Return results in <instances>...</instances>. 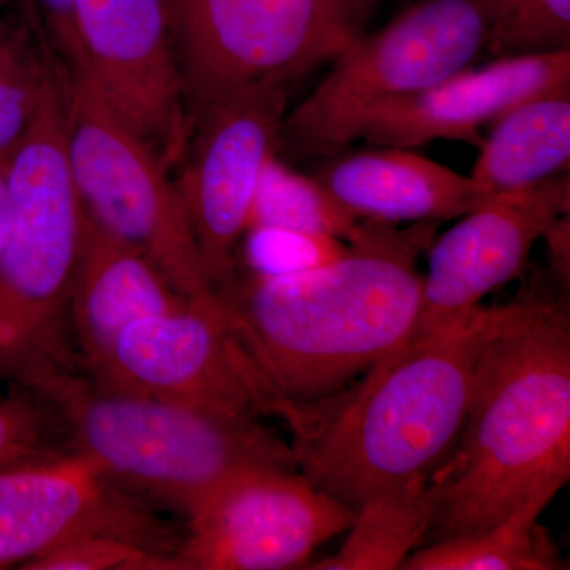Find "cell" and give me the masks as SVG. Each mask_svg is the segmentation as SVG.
<instances>
[{
    "label": "cell",
    "instance_id": "obj_1",
    "mask_svg": "<svg viewBox=\"0 0 570 570\" xmlns=\"http://www.w3.org/2000/svg\"><path fill=\"white\" fill-rule=\"evenodd\" d=\"M441 223L363 219L347 250L296 275L235 272L214 291L258 389L268 397L313 403L403 346L417 324L419 255Z\"/></svg>",
    "mask_w": 570,
    "mask_h": 570
},
{
    "label": "cell",
    "instance_id": "obj_2",
    "mask_svg": "<svg viewBox=\"0 0 570 570\" xmlns=\"http://www.w3.org/2000/svg\"><path fill=\"white\" fill-rule=\"evenodd\" d=\"M510 303L478 306L463 321L407 341L362 382L313 403L268 397L265 415L291 431L296 469L355 512L412 480H430L455 445L487 344Z\"/></svg>",
    "mask_w": 570,
    "mask_h": 570
},
{
    "label": "cell",
    "instance_id": "obj_3",
    "mask_svg": "<svg viewBox=\"0 0 570 570\" xmlns=\"http://www.w3.org/2000/svg\"><path fill=\"white\" fill-rule=\"evenodd\" d=\"M569 478V306L532 284L482 352L460 436L428 480L434 513L422 547L489 530Z\"/></svg>",
    "mask_w": 570,
    "mask_h": 570
},
{
    "label": "cell",
    "instance_id": "obj_4",
    "mask_svg": "<svg viewBox=\"0 0 570 570\" xmlns=\"http://www.w3.org/2000/svg\"><path fill=\"white\" fill-rule=\"evenodd\" d=\"M18 384L50 397L73 452L183 524L245 469L298 471L291 444L258 420L107 387L80 367L50 371Z\"/></svg>",
    "mask_w": 570,
    "mask_h": 570
},
{
    "label": "cell",
    "instance_id": "obj_5",
    "mask_svg": "<svg viewBox=\"0 0 570 570\" xmlns=\"http://www.w3.org/2000/svg\"><path fill=\"white\" fill-rule=\"evenodd\" d=\"M10 225L0 249V381L77 370L69 299L82 206L63 141L58 71L9 159Z\"/></svg>",
    "mask_w": 570,
    "mask_h": 570
},
{
    "label": "cell",
    "instance_id": "obj_6",
    "mask_svg": "<svg viewBox=\"0 0 570 570\" xmlns=\"http://www.w3.org/2000/svg\"><path fill=\"white\" fill-rule=\"evenodd\" d=\"M490 36L489 0H423L411 7L333 59L324 80L285 115L276 153L313 159L347 149L366 112L469 69Z\"/></svg>",
    "mask_w": 570,
    "mask_h": 570
},
{
    "label": "cell",
    "instance_id": "obj_7",
    "mask_svg": "<svg viewBox=\"0 0 570 570\" xmlns=\"http://www.w3.org/2000/svg\"><path fill=\"white\" fill-rule=\"evenodd\" d=\"M58 75L67 160L85 212L148 258L184 298L216 303L181 195L163 160L86 77Z\"/></svg>",
    "mask_w": 570,
    "mask_h": 570
},
{
    "label": "cell",
    "instance_id": "obj_8",
    "mask_svg": "<svg viewBox=\"0 0 570 570\" xmlns=\"http://www.w3.org/2000/svg\"><path fill=\"white\" fill-rule=\"evenodd\" d=\"M379 0H170L190 122L254 82L298 81L366 32Z\"/></svg>",
    "mask_w": 570,
    "mask_h": 570
},
{
    "label": "cell",
    "instance_id": "obj_9",
    "mask_svg": "<svg viewBox=\"0 0 570 570\" xmlns=\"http://www.w3.org/2000/svg\"><path fill=\"white\" fill-rule=\"evenodd\" d=\"M294 82H254L195 118L193 146L176 184L213 292L234 276L236 250L277 138Z\"/></svg>",
    "mask_w": 570,
    "mask_h": 570
},
{
    "label": "cell",
    "instance_id": "obj_10",
    "mask_svg": "<svg viewBox=\"0 0 570 570\" xmlns=\"http://www.w3.org/2000/svg\"><path fill=\"white\" fill-rule=\"evenodd\" d=\"M356 512L298 471L250 468L184 523L181 570L303 568L314 550L354 524Z\"/></svg>",
    "mask_w": 570,
    "mask_h": 570
},
{
    "label": "cell",
    "instance_id": "obj_11",
    "mask_svg": "<svg viewBox=\"0 0 570 570\" xmlns=\"http://www.w3.org/2000/svg\"><path fill=\"white\" fill-rule=\"evenodd\" d=\"M94 534L119 535L176 557L184 524L165 519L77 452L0 472V569H21Z\"/></svg>",
    "mask_w": 570,
    "mask_h": 570
},
{
    "label": "cell",
    "instance_id": "obj_12",
    "mask_svg": "<svg viewBox=\"0 0 570 570\" xmlns=\"http://www.w3.org/2000/svg\"><path fill=\"white\" fill-rule=\"evenodd\" d=\"M78 71L165 167L186 151L193 124L174 48L170 0H77Z\"/></svg>",
    "mask_w": 570,
    "mask_h": 570
},
{
    "label": "cell",
    "instance_id": "obj_13",
    "mask_svg": "<svg viewBox=\"0 0 570 570\" xmlns=\"http://www.w3.org/2000/svg\"><path fill=\"white\" fill-rule=\"evenodd\" d=\"M127 390L235 419L264 415V396L219 303L190 302L132 322L96 376Z\"/></svg>",
    "mask_w": 570,
    "mask_h": 570
},
{
    "label": "cell",
    "instance_id": "obj_14",
    "mask_svg": "<svg viewBox=\"0 0 570 570\" xmlns=\"http://www.w3.org/2000/svg\"><path fill=\"white\" fill-rule=\"evenodd\" d=\"M570 212L569 174L519 193L491 195L431 243L417 324L409 341L463 321L483 296L527 268L532 247Z\"/></svg>",
    "mask_w": 570,
    "mask_h": 570
},
{
    "label": "cell",
    "instance_id": "obj_15",
    "mask_svg": "<svg viewBox=\"0 0 570 570\" xmlns=\"http://www.w3.org/2000/svg\"><path fill=\"white\" fill-rule=\"evenodd\" d=\"M570 91V48L498 58L466 69L426 91L381 105L356 124L355 140L415 148L433 140L482 145L480 129L517 105L543 94Z\"/></svg>",
    "mask_w": 570,
    "mask_h": 570
},
{
    "label": "cell",
    "instance_id": "obj_16",
    "mask_svg": "<svg viewBox=\"0 0 570 570\" xmlns=\"http://www.w3.org/2000/svg\"><path fill=\"white\" fill-rule=\"evenodd\" d=\"M190 303L140 253L108 234L82 208L80 247L69 299L78 365L96 376L119 333L141 317Z\"/></svg>",
    "mask_w": 570,
    "mask_h": 570
},
{
    "label": "cell",
    "instance_id": "obj_17",
    "mask_svg": "<svg viewBox=\"0 0 570 570\" xmlns=\"http://www.w3.org/2000/svg\"><path fill=\"white\" fill-rule=\"evenodd\" d=\"M316 178L360 219L387 224L459 219L489 198L469 176L397 146L343 149Z\"/></svg>",
    "mask_w": 570,
    "mask_h": 570
},
{
    "label": "cell",
    "instance_id": "obj_18",
    "mask_svg": "<svg viewBox=\"0 0 570 570\" xmlns=\"http://www.w3.org/2000/svg\"><path fill=\"white\" fill-rule=\"evenodd\" d=\"M469 178L485 197L569 174L570 91L543 94L502 115L479 146Z\"/></svg>",
    "mask_w": 570,
    "mask_h": 570
},
{
    "label": "cell",
    "instance_id": "obj_19",
    "mask_svg": "<svg viewBox=\"0 0 570 570\" xmlns=\"http://www.w3.org/2000/svg\"><path fill=\"white\" fill-rule=\"evenodd\" d=\"M557 493L542 491L489 530L420 547L403 570H557L562 561L550 532L539 524Z\"/></svg>",
    "mask_w": 570,
    "mask_h": 570
},
{
    "label": "cell",
    "instance_id": "obj_20",
    "mask_svg": "<svg viewBox=\"0 0 570 570\" xmlns=\"http://www.w3.org/2000/svg\"><path fill=\"white\" fill-rule=\"evenodd\" d=\"M433 513V491L426 479L379 494L356 510L340 551L307 569H401L409 554L423 546Z\"/></svg>",
    "mask_w": 570,
    "mask_h": 570
},
{
    "label": "cell",
    "instance_id": "obj_21",
    "mask_svg": "<svg viewBox=\"0 0 570 570\" xmlns=\"http://www.w3.org/2000/svg\"><path fill=\"white\" fill-rule=\"evenodd\" d=\"M362 220L333 197L316 176L311 178L292 170L275 153L262 171L247 228H288L347 243Z\"/></svg>",
    "mask_w": 570,
    "mask_h": 570
},
{
    "label": "cell",
    "instance_id": "obj_22",
    "mask_svg": "<svg viewBox=\"0 0 570 570\" xmlns=\"http://www.w3.org/2000/svg\"><path fill=\"white\" fill-rule=\"evenodd\" d=\"M0 397V472L73 452L55 403L29 385L11 382Z\"/></svg>",
    "mask_w": 570,
    "mask_h": 570
},
{
    "label": "cell",
    "instance_id": "obj_23",
    "mask_svg": "<svg viewBox=\"0 0 570 570\" xmlns=\"http://www.w3.org/2000/svg\"><path fill=\"white\" fill-rule=\"evenodd\" d=\"M494 58L570 48V0H489Z\"/></svg>",
    "mask_w": 570,
    "mask_h": 570
},
{
    "label": "cell",
    "instance_id": "obj_24",
    "mask_svg": "<svg viewBox=\"0 0 570 570\" xmlns=\"http://www.w3.org/2000/svg\"><path fill=\"white\" fill-rule=\"evenodd\" d=\"M347 243L333 236L254 225L236 250L235 272L276 277L309 272L346 253Z\"/></svg>",
    "mask_w": 570,
    "mask_h": 570
},
{
    "label": "cell",
    "instance_id": "obj_25",
    "mask_svg": "<svg viewBox=\"0 0 570 570\" xmlns=\"http://www.w3.org/2000/svg\"><path fill=\"white\" fill-rule=\"evenodd\" d=\"M51 77V67L24 41H0V157L10 156L31 129Z\"/></svg>",
    "mask_w": 570,
    "mask_h": 570
},
{
    "label": "cell",
    "instance_id": "obj_26",
    "mask_svg": "<svg viewBox=\"0 0 570 570\" xmlns=\"http://www.w3.org/2000/svg\"><path fill=\"white\" fill-rule=\"evenodd\" d=\"M21 570H181L174 554L119 538L82 535L56 547Z\"/></svg>",
    "mask_w": 570,
    "mask_h": 570
},
{
    "label": "cell",
    "instance_id": "obj_27",
    "mask_svg": "<svg viewBox=\"0 0 570 570\" xmlns=\"http://www.w3.org/2000/svg\"><path fill=\"white\" fill-rule=\"evenodd\" d=\"M48 36L63 56L67 70H80L81 48L77 32V0H37Z\"/></svg>",
    "mask_w": 570,
    "mask_h": 570
},
{
    "label": "cell",
    "instance_id": "obj_28",
    "mask_svg": "<svg viewBox=\"0 0 570 570\" xmlns=\"http://www.w3.org/2000/svg\"><path fill=\"white\" fill-rule=\"evenodd\" d=\"M542 239L550 250L551 277L558 284V296L568 299L570 283V220L569 214L561 216Z\"/></svg>",
    "mask_w": 570,
    "mask_h": 570
},
{
    "label": "cell",
    "instance_id": "obj_29",
    "mask_svg": "<svg viewBox=\"0 0 570 570\" xmlns=\"http://www.w3.org/2000/svg\"><path fill=\"white\" fill-rule=\"evenodd\" d=\"M10 156L0 157V249L7 238L10 225V183H9Z\"/></svg>",
    "mask_w": 570,
    "mask_h": 570
}]
</instances>
